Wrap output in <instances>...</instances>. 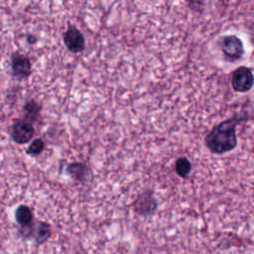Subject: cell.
Wrapping results in <instances>:
<instances>
[{
    "instance_id": "cell-1",
    "label": "cell",
    "mask_w": 254,
    "mask_h": 254,
    "mask_svg": "<svg viewBox=\"0 0 254 254\" xmlns=\"http://www.w3.org/2000/svg\"><path fill=\"white\" fill-rule=\"evenodd\" d=\"M244 120H247V115H236L232 118L221 121L205 136V146L210 152L217 155L225 154L234 150L238 144L236 126Z\"/></svg>"
},
{
    "instance_id": "cell-2",
    "label": "cell",
    "mask_w": 254,
    "mask_h": 254,
    "mask_svg": "<svg viewBox=\"0 0 254 254\" xmlns=\"http://www.w3.org/2000/svg\"><path fill=\"white\" fill-rule=\"evenodd\" d=\"M218 47L223 57L228 62H237L245 54L244 45L241 39L235 35H226L218 40Z\"/></svg>"
},
{
    "instance_id": "cell-3",
    "label": "cell",
    "mask_w": 254,
    "mask_h": 254,
    "mask_svg": "<svg viewBox=\"0 0 254 254\" xmlns=\"http://www.w3.org/2000/svg\"><path fill=\"white\" fill-rule=\"evenodd\" d=\"M254 83L253 72L250 67L239 66L236 68L231 76L232 88L237 92H247L249 91Z\"/></svg>"
},
{
    "instance_id": "cell-4",
    "label": "cell",
    "mask_w": 254,
    "mask_h": 254,
    "mask_svg": "<svg viewBox=\"0 0 254 254\" xmlns=\"http://www.w3.org/2000/svg\"><path fill=\"white\" fill-rule=\"evenodd\" d=\"M134 211L142 216H149L153 214L158 208V202L153 195L151 190L142 191L134 201Z\"/></svg>"
},
{
    "instance_id": "cell-5",
    "label": "cell",
    "mask_w": 254,
    "mask_h": 254,
    "mask_svg": "<svg viewBox=\"0 0 254 254\" xmlns=\"http://www.w3.org/2000/svg\"><path fill=\"white\" fill-rule=\"evenodd\" d=\"M63 40L66 49L73 54L81 53L85 49L84 36L74 26L68 25L67 30L63 36Z\"/></svg>"
},
{
    "instance_id": "cell-6",
    "label": "cell",
    "mask_w": 254,
    "mask_h": 254,
    "mask_svg": "<svg viewBox=\"0 0 254 254\" xmlns=\"http://www.w3.org/2000/svg\"><path fill=\"white\" fill-rule=\"evenodd\" d=\"M33 125L25 120L16 121L11 128V137L17 144H26L34 137Z\"/></svg>"
},
{
    "instance_id": "cell-7",
    "label": "cell",
    "mask_w": 254,
    "mask_h": 254,
    "mask_svg": "<svg viewBox=\"0 0 254 254\" xmlns=\"http://www.w3.org/2000/svg\"><path fill=\"white\" fill-rule=\"evenodd\" d=\"M12 69L13 73L18 78H27L32 71V64L29 58L23 55L14 56L12 58Z\"/></svg>"
},
{
    "instance_id": "cell-8",
    "label": "cell",
    "mask_w": 254,
    "mask_h": 254,
    "mask_svg": "<svg viewBox=\"0 0 254 254\" xmlns=\"http://www.w3.org/2000/svg\"><path fill=\"white\" fill-rule=\"evenodd\" d=\"M66 173L73 180H75L77 182H84L88 176L89 170L85 164L79 163V162H74V163H70L67 165Z\"/></svg>"
},
{
    "instance_id": "cell-9",
    "label": "cell",
    "mask_w": 254,
    "mask_h": 254,
    "mask_svg": "<svg viewBox=\"0 0 254 254\" xmlns=\"http://www.w3.org/2000/svg\"><path fill=\"white\" fill-rule=\"evenodd\" d=\"M41 112V106L40 104L35 100H29L26 102L24 106V114H25V121L29 123L36 122L38 118L40 117Z\"/></svg>"
},
{
    "instance_id": "cell-10",
    "label": "cell",
    "mask_w": 254,
    "mask_h": 254,
    "mask_svg": "<svg viewBox=\"0 0 254 254\" xmlns=\"http://www.w3.org/2000/svg\"><path fill=\"white\" fill-rule=\"evenodd\" d=\"M15 218L17 222L22 226H27L32 224L33 213L31 208L25 204L19 205L15 211Z\"/></svg>"
},
{
    "instance_id": "cell-11",
    "label": "cell",
    "mask_w": 254,
    "mask_h": 254,
    "mask_svg": "<svg viewBox=\"0 0 254 254\" xmlns=\"http://www.w3.org/2000/svg\"><path fill=\"white\" fill-rule=\"evenodd\" d=\"M175 171L177 175L181 178H188L191 171V163L186 157H181L176 161L175 164Z\"/></svg>"
},
{
    "instance_id": "cell-12",
    "label": "cell",
    "mask_w": 254,
    "mask_h": 254,
    "mask_svg": "<svg viewBox=\"0 0 254 254\" xmlns=\"http://www.w3.org/2000/svg\"><path fill=\"white\" fill-rule=\"evenodd\" d=\"M51 236V227L46 222H40L35 233L36 242L41 244L47 241Z\"/></svg>"
},
{
    "instance_id": "cell-13",
    "label": "cell",
    "mask_w": 254,
    "mask_h": 254,
    "mask_svg": "<svg viewBox=\"0 0 254 254\" xmlns=\"http://www.w3.org/2000/svg\"><path fill=\"white\" fill-rule=\"evenodd\" d=\"M44 149H45V142L42 139L37 138L32 141V143L27 148L26 152L30 156H38L44 151Z\"/></svg>"
},
{
    "instance_id": "cell-14",
    "label": "cell",
    "mask_w": 254,
    "mask_h": 254,
    "mask_svg": "<svg viewBox=\"0 0 254 254\" xmlns=\"http://www.w3.org/2000/svg\"><path fill=\"white\" fill-rule=\"evenodd\" d=\"M27 41H28L29 44H35L37 42V38L35 36H33V35H28Z\"/></svg>"
}]
</instances>
